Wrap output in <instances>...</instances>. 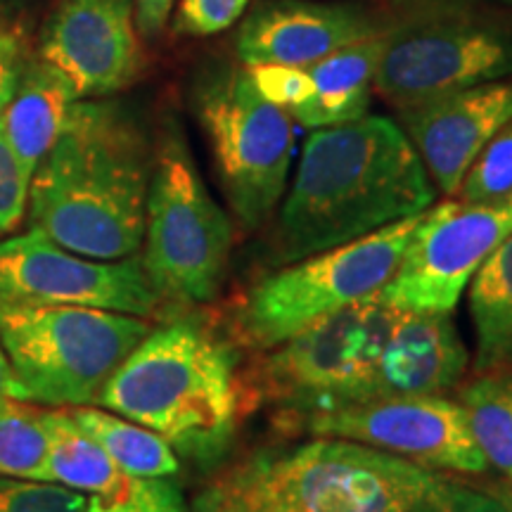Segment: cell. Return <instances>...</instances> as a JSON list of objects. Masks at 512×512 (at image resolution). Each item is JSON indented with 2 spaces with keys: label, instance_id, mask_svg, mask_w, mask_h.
<instances>
[{
  "label": "cell",
  "instance_id": "cell-1",
  "mask_svg": "<svg viewBox=\"0 0 512 512\" xmlns=\"http://www.w3.org/2000/svg\"><path fill=\"white\" fill-rule=\"evenodd\" d=\"M434 183L387 117L316 128L275 228V259L294 264L430 209Z\"/></svg>",
  "mask_w": 512,
  "mask_h": 512
},
{
  "label": "cell",
  "instance_id": "cell-2",
  "mask_svg": "<svg viewBox=\"0 0 512 512\" xmlns=\"http://www.w3.org/2000/svg\"><path fill=\"white\" fill-rule=\"evenodd\" d=\"M152 157L124 107L76 100L60 138L31 176L29 228L88 259L138 254Z\"/></svg>",
  "mask_w": 512,
  "mask_h": 512
},
{
  "label": "cell",
  "instance_id": "cell-3",
  "mask_svg": "<svg viewBox=\"0 0 512 512\" xmlns=\"http://www.w3.org/2000/svg\"><path fill=\"white\" fill-rule=\"evenodd\" d=\"M238 354L209 325L181 316L150 328L98 396L105 411L157 432L178 456L214 467L245 413Z\"/></svg>",
  "mask_w": 512,
  "mask_h": 512
},
{
  "label": "cell",
  "instance_id": "cell-4",
  "mask_svg": "<svg viewBox=\"0 0 512 512\" xmlns=\"http://www.w3.org/2000/svg\"><path fill=\"white\" fill-rule=\"evenodd\" d=\"M448 482L380 448L316 437L228 465L197 494L192 512H415Z\"/></svg>",
  "mask_w": 512,
  "mask_h": 512
},
{
  "label": "cell",
  "instance_id": "cell-5",
  "mask_svg": "<svg viewBox=\"0 0 512 512\" xmlns=\"http://www.w3.org/2000/svg\"><path fill=\"white\" fill-rule=\"evenodd\" d=\"M143 268L162 306L214 302L228 275L233 223L209 195L178 121L169 119L152 157Z\"/></svg>",
  "mask_w": 512,
  "mask_h": 512
},
{
  "label": "cell",
  "instance_id": "cell-6",
  "mask_svg": "<svg viewBox=\"0 0 512 512\" xmlns=\"http://www.w3.org/2000/svg\"><path fill=\"white\" fill-rule=\"evenodd\" d=\"M150 328V318L131 313L0 299V344L19 399L48 408L98 403Z\"/></svg>",
  "mask_w": 512,
  "mask_h": 512
},
{
  "label": "cell",
  "instance_id": "cell-7",
  "mask_svg": "<svg viewBox=\"0 0 512 512\" xmlns=\"http://www.w3.org/2000/svg\"><path fill=\"white\" fill-rule=\"evenodd\" d=\"M403 316L373 294L259 351L238 373L245 418L259 408H278L283 420L347 406Z\"/></svg>",
  "mask_w": 512,
  "mask_h": 512
},
{
  "label": "cell",
  "instance_id": "cell-8",
  "mask_svg": "<svg viewBox=\"0 0 512 512\" xmlns=\"http://www.w3.org/2000/svg\"><path fill=\"white\" fill-rule=\"evenodd\" d=\"M420 216L422 211L268 275L233 311L230 337L238 347L268 351L316 320L373 297L399 268Z\"/></svg>",
  "mask_w": 512,
  "mask_h": 512
},
{
  "label": "cell",
  "instance_id": "cell-9",
  "mask_svg": "<svg viewBox=\"0 0 512 512\" xmlns=\"http://www.w3.org/2000/svg\"><path fill=\"white\" fill-rule=\"evenodd\" d=\"M192 102L228 207L242 228L259 230L283 200L290 178L292 117L256 91L247 67L230 64L207 69Z\"/></svg>",
  "mask_w": 512,
  "mask_h": 512
},
{
  "label": "cell",
  "instance_id": "cell-10",
  "mask_svg": "<svg viewBox=\"0 0 512 512\" xmlns=\"http://www.w3.org/2000/svg\"><path fill=\"white\" fill-rule=\"evenodd\" d=\"M505 76H512V29L477 8H427L387 24L375 93L401 110Z\"/></svg>",
  "mask_w": 512,
  "mask_h": 512
},
{
  "label": "cell",
  "instance_id": "cell-11",
  "mask_svg": "<svg viewBox=\"0 0 512 512\" xmlns=\"http://www.w3.org/2000/svg\"><path fill=\"white\" fill-rule=\"evenodd\" d=\"M512 233V195L496 202H441L422 211L399 268L377 292L411 313H453L486 256Z\"/></svg>",
  "mask_w": 512,
  "mask_h": 512
},
{
  "label": "cell",
  "instance_id": "cell-12",
  "mask_svg": "<svg viewBox=\"0 0 512 512\" xmlns=\"http://www.w3.org/2000/svg\"><path fill=\"white\" fill-rule=\"evenodd\" d=\"M285 432L347 439L430 470L482 475L489 470L463 406L441 394L403 396L278 420Z\"/></svg>",
  "mask_w": 512,
  "mask_h": 512
},
{
  "label": "cell",
  "instance_id": "cell-13",
  "mask_svg": "<svg viewBox=\"0 0 512 512\" xmlns=\"http://www.w3.org/2000/svg\"><path fill=\"white\" fill-rule=\"evenodd\" d=\"M0 299L5 302L86 306L152 318L162 309L143 268V256L88 259L55 245L41 230L0 242Z\"/></svg>",
  "mask_w": 512,
  "mask_h": 512
},
{
  "label": "cell",
  "instance_id": "cell-14",
  "mask_svg": "<svg viewBox=\"0 0 512 512\" xmlns=\"http://www.w3.org/2000/svg\"><path fill=\"white\" fill-rule=\"evenodd\" d=\"M133 0H62L41 34V57L79 98L124 91L143 67Z\"/></svg>",
  "mask_w": 512,
  "mask_h": 512
},
{
  "label": "cell",
  "instance_id": "cell-15",
  "mask_svg": "<svg viewBox=\"0 0 512 512\" xmlns=\"http://www.w3.org/2000/svg\"><path fill=\"white\" fill-rule=\"evenodd\" d=\"M510 119L512 81H489L399 110V126L446 195H456L479 152Z\"/></svg>",
  "mask_w": 512,
  "mask_h": 512
},
{
  "label": "cell",
  "instance_id": "cell-16",
  "mask_svg": "<svg viewBox=\"0 0 512 512\" xmlns=\"http://www.w3.org/2000/svg\"><path fill=\"white\" fill-rule=\"evenodd\" d=\"M387 19L356 3L273 0L252 10L235 38L245 67L292 64L309 67L335 50L387 29Z\"/></svg>",
  "mask_w": 512,
  "mask_h": 512
},
{
  "label": "cell",
  "instance_id": "cell-17",
  "mask_svg": "<svg viewBox=\"0 0 512 512\" xmlns=\"http://www.w3.org/2000/svg\"><path fill=\"white\" fill-rule=\"evenodd\" d=\"M467 354L451 313H411L401 318L370 373L356 384L347 406L403 396L444 394L463 380Z\"/></svg>",
  "mask_w": 512,
  "mask_h": 512
},
{
  "label": "cell",
  "instance_id": "cell-18",
  "mask_svg": "<svg viewBox=\"0 0 512 512\" xmlns=\"http://www.w3.org/2000/svg\"><path fill=\"white\" fill-rule=\"evenodd\" d=\"M76 100H81L79 93L60 69L43 57L27 62L15 98L0 114V121L12 150L31 176L60 138Z\"/></svg>",
  "mask_w": 512,
  "mask_h": 512
},
{
  "label": "cell",
  "instance_id": "cell-19",
  "mask_svg": "<svg viewBox=\"0 0 512 512\" xmlns=\"http://www.w3.org/2000/svg\"><path fill=\"white\" fill-rule=\"evenodd\" d=\"M384 31L335 50L306 67L313 95L290 114L306 128H328L366 117L382 55Z\"/></svg>",
  "mask_w": 512,
  "mask_h": 512
},
{
  "label": "cell",
  "instance_id": "cell-20",
  "mask_svg": "<svg viewBox=\"0 0 512 512\" xmlns=\"http://www.w3.org/2000/svg\"><path fill=\"white\" fill-rule=\"evenodd\" d=\"M470 316L479 373L512 368V233L472 275Z\"/></svg>",
  "mask_w": 512,
  "mask_h": 512
},
{
  "label": "cell",
  "instance_id": "cell-21",
  "mask_svg": "<svg viewBox=\"0 0 512 512\" xmlns=\"http://www.w3.org/2000/svg\"><path fill=\"white\" fill-rule=\"evenodd\" d=\"M76 425L91 437L128 477H174L181 470L169 441L138 422L93 406L67 408Z\"/></svg>",
  "mask_w": 512,
  "mask_h": 512
},
{
  "label": "cell",
  "instance_id": "cell-22",
  "mask_svg": "<svg viewBox=\"0 0 512 512\" xmlns=\"http://www.w3.org/2000/svg\"><path fill=\"white\" fill-rule=\"evenodd\" d=\"M48 456L41 482H53L81 494H100L117 484L124 472L112 463L100 444L76 425L67 408L48 411Z\"/></svg>",
  "mask_w": 512,
  "mask_h": 512
},
{
  "label": "cell",
  "instance_id": "cell-23",
  "mask_svg": "<svg viewBox=\"0 0 512 512\" xmlns=\"http://www.w3.org/2000/svg\"><path fill=\"white\" fill-rule=\"evenodd\" d=\"M460 406L486 463L512 482V368L479 373L460 392Z\"/></svg>",
  "mask_w": 512,
  "mask_h": 512
},
{
  "label": "cell",
  "instance_id": "cell-24",
  "mask_svg": "<svg viewBox=\"0 0 512 512\" xmlns=\"http://www.w3.org/2000/svg\"><path fill=\"white\" fill-rule=\"evenodd\" d=\"M48 411L12 399L0 408V477L41 479L48 456Z\"/></svg>",
  "mask_w": 512,
  "mask_h": 512
},
{
  "label": "cell",
  "instance_id": "cell-25",
  "mask_svg": "<svg viewBox=\"0 0 512 512\" xmlns=\"http://www.w3.org/2000/svg\"><path fill=\"white\" fill-rule=\"evenodd\" d=\"M83 512H188V505L171 479L121 475L110 489L91 494Z\"/></svg>",
  "mask_w": 512,
  "mask_h": 512
},
{
  "label": "cell",
  "instance_id": "cell-26",
  "mask_svg": "<svg viewBox=\"0 0 512 512\" xmlns=\"http://www.w3.org/2000/svg\"><path fill=\"white\" fill-rule=\"evenodd\" d=\"M460 202H496L512 195V119L486 143L460 183Z\"/></svg>",
  "mask_w": 512,
  "mask_h": 512
},
{
  "label": "cell",
  "instance_id": "cell-27",
  "mask_svg": "<svg viewBox=\"0 0 512 512\" xmlns=\"http://www.w3.org/2000/svg\"><path fill=\"white\" fill-rule=\"evenodd\" d=\"M88 498L41 479L0 477V512H83Z\"/></svg>",
  "mask_w": 512,
  "mask_h": 512
},
{
  "label": "cell",
  "instance_id": "cell-28",
  "mask_svg": "<svg viewBox=\"0 0 512 512\" xmlns=\"http://www.w3.org/2000/svg\"><path fill=\"white\" fill-rule=\"evenodd\" d=\"M256 91L287 114H294L313 95L311 76L306 67L292 64H254L247 67Z\"/></svg>",
  "mask_w": 512,
  "mask_h": 512
},
{
  "label": "cell",
  "instance_id": "cell-29",
  "mask_svg": "<svg viewBox=\"0 0 512 512\" xmlns=\"http://www.w3.org/2000/svg\"><path fill=\"white\" fill-rule=\"evenodd\" d=\"M249 0H178L176 36H214L233 27L245 15Z\"/></svg>",
  "mask_w": 512,
  "mask_h": 512
},
{
  "label": "cell",
  "instance_id": "cell-30",
  "mask_svg": "<svg viewBox=\"0 0 512 512\" xmlns=\"http://www.w3.org/2000/svg\"><path fill=\"white\" fill-rule=\"evenodd\" d=\"M31 174L19 162L0 121V233H10L27 214Z\"/></svg>",
  "mask_w": 512,
  "mask_h": 512
},
{
  "label": "cell",
  "instance_id": "cell-31",
  "mask_svg": "<svg viewBox=\"0 0 512 512\" xmlns=\"http://www.w3.org/2000/svg\"><path fill=\"white\" fill-rule=\"evenodd\" d=\"M27 43L17 27L0 31V114L15 98L24 67H27Z\"/></svg>",
  "mask_w": 512,
  "mask_h": 512
},
{
  "label": "cell",
  "instance_id": "cell-32",
  "mask_svg": "<svg viewBox=\"0 0 512 512\" xmlns=\"http://www.w3.org/2000/svg\"><path fill=\"white\" fill-rule=\"evenodd\" d=\"M415 512H510L494 494L472 489L451 479L437 498Z\"/></svg>",
  "mask_w": 512,
  "mask_h": 512
},
{
  "label": "cell",
  "instance_id": "cell-33",
  "mask_svg": "<svg viewBox=\"0 0 512 512\" xmlns=\"http://www.w3.org/2000/svg\"><path fill=\"white\" fill-rule=\"evenodd\" d=\"M176 0H133L136 8V24L147 38H157L171 19Z\"/></svg>",
  "mask_w": 512,
  "mask_h": 512
},
{
  "label": "cell",
  "instance_id": "cell-34",
  "mask_svg": "<svg viewBox=\"0 0 512 512\" xmlns=\"http://www.w3.org/2000/svg\"><path fill=\"white\" fill-rule=\"evenodd\" d=\"M394 15L413 10H427V8H477L484 3H505L512 5V0H382Z\"/></svg>",
  "mask_w": 512,
  "mask_h": 512
},
{
  "label": "cell",
  "instance_id": "cell-35",
  "mask_svg": "<svg viewBox=\"0 0 512 512\" xmlns=\"http://www.w3.org/2000/svg\"><path fill=\"white\" fill-rule=\"evenodd\" d=\"M12 399H19V389H17V380H15V373H12V368H10L8 356H5V351H3V344H0V408H3L5 403Z\"/></svg>",
  "mask_w": 512,
  "mask_h": 512
},
{
  "label": "cell",
  "instance_id": "cell-36",
  "mask_svg": "<svg viewBox=\"0 0 512 512\" xmlns=\"http://www.w3.org/2000/svg\"><path fill=\"white\" fill-rule=\"evenodd\" d=\"M24 0H0V31L17 27V17L22 15Z\"/></svg>",
  "mask_w": 512,
  "mask_h": 512
},
{
  "label": "cell",
  "instance_id": "cell-37",
  "mask_svg": "<svg viewBox=\"0 0 512 512\" xmlns=\"http://www.w3.org/2000/svg\"><path fill=\"white\" fill-rule=\"evenodd\" d=\"M494 496L512 512V486H508V489H496Z\"/></svg>",
  "mask_w": 512,
  "mask_h": 512
}]
</instances>
